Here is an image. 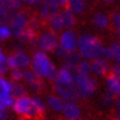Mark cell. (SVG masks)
Wrapping results in <instances>:
<instances>
[{"mask_svg": "<svg viewBox=\"0 0 120 120\" xmlns=\"http://www.w3.org/2000/svg\"><path fill=\"white\" fill-rule=\"evenodd\" d=\"M86 7V0H68L67 8H68L74 15L82 14Z\"/></svg>", "mask_w": 120, "mask_h": 120, "instance_id": "18", "label": "cell"}, {"mask_svg": "<svg viewBox=\"0 0 120 120\" xmlns=\"http://www.w3.org/2000/svg\"><path fill=\"white\" fill-rule=\"evenodd\" d=\"M54 88L58 96H60L64 101H76L78 100V94L75 82H63L59 80H54Z\"/></svg>", "mask_w": 120, "mask_h": 120, "instance_id": "6", "label": "cell"}, {"mask_svg": "<svg viewBox=\"0 0 120 120\" xmlns=\"http://www.w3.org/2000/svg\"><path fill=\"white\" fill-rule=\"evenodd\" d=\"M111 22L113 26H114L115 30H116V33L118 35V37L120 38V13L119 12H115V13H113L111 15Z\"/></svg>", "mask_w": 120, "mask_h": 120, "instance_id": "30", "label": "cell"}, {"mask_svg": "<svg viewBox=\"0 0 120 120\" xmlns=\"http://www.w3.org/2000/svg\"><path fill=\"white\" fill-rule=\"evenodd\" d=\"M101 58L105 60V61H107V62L111 61L112 60V52H111L110 47H104L103 51H101Z\"/></svg>", "mask_w": 120, "mask_h": 120, "instance_id": "33", "label": "cell"}, {"mask_svg": "<svg viewBox=\"0 0 120 120\" xmlns=\"http://www.w3.org/2000/svg\"><path fill=\"white\" fill-rule=\"evenodd\" d=\"M60 8L61 6L58 4L56 0H45L40 4L39 17L41 19L48 21L53 16L60 13Z\"/></svg>", "mask_w": 120, "mask_h": 120, "instance_id": "10", "label": "cell"}, {"mask_svg": "<svg viewBox=\"0 0 120 120\" xmlns=\"http://www.w3.org/2000/svg\"><path fill=\"white\" fill-rule=\"evenodd\" d=\"M74 82L79 99L90 98L97 91L98 83L90 75L76 73L74 77Z\"/></svg>", "mask_w": 120, "mask_h": 120, "instance_id": "3", "label": "cell"}, {"mask_svg": "<svg viewBox=\"0 0 120 120\" xmlns=\"http://www.w3.org/2000/svg\"><path fill=\"white\" fill-rule=\"evenodd\" d=\"M45 0H34V3L35 5H38V4H41L42 2H44Z\"/></svg>", "mask_w": 120, "mask_h": 120, "instance_id": "39", "label": "cell"}, {"mask_svg": "<svg viewBox=\"0 0 120 120\" xmlns=\"http://www.w3.org/2000/svg\"><path fill=\"white\" fill-rule=\"evenodd\" d=\"M116 109H117L118 112H120V97H118V99L116 101Z\"/></svg>", "mask_w": 120, "mask_h": 120, "instance_id": "38", "label": "cell"}, {"mask_svg": "<svg viewBox=\"0 0 120 120\" xmlns=\"http://www.w3.org/2000/svg\"><path fill=\"white\" fill-rule=\"evenodd\" d=\"M91 68L92 72L97 76H106L110 70L109 62L101 58L93 60V62L91 63Z\"/></svg>", "mask_w": 120, "mask_h": 120, "instance_id": "12", "label": "cell"}, {"mask_svg": "<svg viewBox=\"0 0 120 120\" xmlns=\"http://www.w3.org/2000/svg\"><path fill=\"white\" fill-rule=\"evenodd\" d=\"M11 36H12V31L8 23L4 21H0V41L6 40Z\"/></svg>", "mask_w": 120, "mask_h": 120, "instance_id": "24", "label": "cell"}, {"mask_svg": "<svg viewBox=\"0 0 120 120\" xmlns=\"http://www.w3.org/2000/svg\"><path fill=\"white\" fill-rule=\"evenodd\" d=\"M2 54H3V52H2V48H1V47H0V56H1V55H2Z\"/></svg>", "mask_w": 120, "mask_h": 120, "instance_id": "42", "label": "cell"}, {"mask_svg": "<svg viewBox=\"0 0 120 120\" xmlns=\"http://www.w3.org/2000/svg\"><path fill=\"white\" fill-rule=\"evenodd\" d=\"M17 38L19 39V41L22 42V43L32 42L35 40V38H36V31L27 26L19 35H18Z\"/></svg>", "mask_w": 120, "mask_h": 120, "instance_id": "20", "label": "cell"}, {"mask_svg": "<svg viewBox=\"0 0 120 120\" xmlns=\"http://www.w3.org/2000/svg\"><path fill=\"white\" fill-rule=\"evenodd\" d=\"M10 69L9 65H8V61H7V57L4 54H2L0 56V76H3L8 72V70Z\"/></svg>", "mask_w": 120, "mask_h": 120, "instance_id": "28", "label": "cell"}, {"mask_svg": "<svg viewBox=\"0 0 120 120\" xmlns=\"http://www.w3.org/2000/svg\"><path fill=\"white\" fill-rule=\"evenodd\" d=\"M11 95L16 99L19 97H22V96L26 95V89L22 84L19 82H12V90H11Z\"/></svg>", "mask_w": 120, "mask_h": 120, "instance_id": "23", "label": "cell"}, {"mask_svg": "<svg viewBox=\"0 0 120 120\" xmlns=\"http://www.w3.org/2000/svg\"><path fill=\"white\" fill-rule=\"evenodd\" d=\"M6 5L9 9V11L14 12V11H19L22 9L23 6V0H5Z\"/></svg>", "mask_w": 120, "mask_h": 120, "instance_id": "26", "label": "cell"}, {"mask_svg": "<svg viewBox=\"0 0 120 120\" xmlns=\"http://www.w3.org/2000/svg\"><path fill=\"white\" fill-rule=\"evenodd\" d=\"M56 1L58 2V4L61 6V7H67V5H68V0H56Z\"/></svg>", "mask_w": 120, "mask_h": 120, "instance_id": "37", "label": "cell"}, {"mask_svg": "<svg viewBox=\"0 0 120 120\" xmlns=\"http://www.w3.org/2000/svg\"><path fill=\"white\" fill-rule=\"evenodd\" d=\"M92 72L91 68V63L88 60H80L77 63L76 65V73L79 74H85V75H90Z\"/></svg>", "mask_w": 120, "mask_h": 120, "instance_id": "22", "label": "cell"}, {"mask_svg": "<svg viewBox=\"0 0 120 120\" xmlns=\"http://www.w3.org/2000/svg\"><path fill=\"white\" fill-rule=\"evenodd\" d=\"M110 73L120 80V64H115L110 68Z\"/></svg>", "mask_w": 120, "mask_h": 120, "instance_id": "35", "label": "cell"}, {"mask_svg": "<svg viewBox=\"0 0 120 120\" xmlns=\"http://www.w3.org/2000/svg\"><path fill=\"white\" fill-rule=\"evenodd\" d=\"M7 109H4L2 107H0V120H6L8 116V113L6 111Z\"/></svg>", "mask_w": 120, "mask_h": 120, "instance_id": "36", "label": "cell"}, {"mask_svg": "<svg viewBox=\"0 0 120 120\" xmlns=\"http://www.w3.org/2000/svg\"><path fill=\"white\" fill-rule=\"evenodd\" d=\"M31 69L41 78H46L54 81L56 78L58 69L53 64L49 56L43 51H36L31 58Z\"/></svg>", "mask_w": 120, "mask_h": 120, "instance_id": "1", "label": "cell"}, {"mask_svg": "<svg viewBox=\"0 0 120 120\" xmlns=\"http://www.w3.org/2000/svg\"><path fill=\"white\" fill-rule=\"evenodd\" d=\"M47 105L53 111L62 112L64 105V101L58 95H50L47 98Z\"/></svg>", "mask_w": 120, "mask_h": 120, "instance_id": "16", "label": "cell"}, {"mask_svg": "<svg viewBox=\"0 0 120 120\" xmlns=\"http://www.w3.org/2000/svg\"><path fill=\"white\" fill-rule=\"evenodd\" d=\"M105 84L107 91L110 92L114 97H120V80L114 75L109 73L105 78Z\"/></svg>", "mask_w": 120, "mask_h": 120, "instance_id": "14", "label": "cell"}, {"mask_svg": "<svg viewBox=\"0 0 120 120\" xmlns=\"http://www.w3.org/2000/svg\"><path fill=\"white\" fill-rule=\"evenodd\" d=\"M23 80L28 85V87L34 92H39L43 88V81L40 76H38L32 69H26Z\"/></svg>", "mask_w": 120, "mask_h": 120, "instance_id": "11", "label": "cell"}, {"mask_svg": "<svg viewBox=\"0 0 120 120\" xmlns=\"http://www.w3.org/2000/svg\"><path fill=\"white\" fill-rule=\"evenodd\" d=\"M62 112L68 120H77L81 115L80 107L72 101H65Z\"/></svg>", "mask_w": 120, "mask_h": 120, "instance_id": "13", "label": "cell"}, {"mask_svg": "<svg viewBox=\"0 0 120 120\" xmlns=\"http://www.w3.org/2000/svg\"><path fill=\"white\" fill-rule=\"evenodd\" d=\"M60 15H61L62 19L64 21V27H67L68 29H71L75 26V22H76L75 15L68 8L64 7L61 11H60Z\"/></svg>", "mask_w": 120, "mask_h": 120, "instance_id": "15", "label": "cell"}, {"mask_svg": "<svg viewBox=\"0 0 120 120\" xmlns=\"http://www.w3.org/2000/svg\"><path fill=\"white\" fill-rule=\"evenodd\" d=\"M13 110L21 116L26 118H37L38 115L34 109L32 104V98L28 97L27 95H25L22 97L16 98L14 104L12 105Z\"/></svg>", "mask_w": 120, "mask_h": 120, "instance_id": "4", "label": "cell"}, {"mask_svg": "<svg viewBox=\"0 0 120 120\" xmlns=\"http://www.w3.org/2000/svg\"><path fill=\"white\" fill-rule=\"evenodd\" d=\"M37 46L43 52H54L59 46V36L52 30L44 31L37 38Z\"/></svg>", "mask_w": 120, "mask_h": 120, "instance_id": "7", "label": "cell"}, {"mask_svg": "<svg viewBox=\"0 0 120 120\" xmlns=\"http://www.w3.org/2000/svg\"><path fill=\"white\" fill-rule=\"evenodd\" d=\"M104 47L101 41L92 34H82L77 39V50L79 55L88 61L101 58Z\"/></svg>", "mask_w": 120, "mask_h": 120, "instance_id": "2", "label": "cell"}, {"mask_svg": "<svg viewBox=\"0 0 120 120\" xmlns=\"http://www.w3.org/2000/svg\"><path fill=\"white\" fill-rule=\"evenodd\" d=\"M101 104H103V105L109 106V105H112L113 101H114V96H113L110 92L106 91L103 94V96H101Z\"/></svg>", "mask_w": 120, "mask_h": 120, "instance_id": "29", "label": "cell"}, {"mask_svg": "<svg viewBox=\"0 0 120 120\" xmlns=\"http://www.w3.org/2000/svg\"><path fill=\"white\" fill-rule=\"evenodd\" d=\"M93 23L99 29H105L109 26V19L104 13H97L93 16Z\"/></svg>", "mask_w": 120, "mask_h": 120, "instance_id": "19", "label": "cell"}, {"mask_svg": "<svg viewBox=\"0 0 120 120\" xmlns=\"http://www.w3.org/2000/svg\"><path fill=\"white\" fill-rule=\"evenodd\" d=\"M116 119H117V120H120V112H118V114H117V116H116Z\"/></svg>", "mask_w": 120, "mask_h": 120, "instance_id": "41", "label": "cell"}, {"mask_svg": "<svg viewBox=\"0 0 120 120\" xmlns=\"http://www.w3.org/2000/svg\"><path fill=\"white\" fill-rule=\"evenodd\" d=\"M110 49L112 52V59L116 62V64H120V42H114L110 45Z\"/></svg>", "mask_w": 120, "mask_h": 120, "instance_id": "27", "label": "cell"}, {"mask_svg": "<svg viewBox=\"0 0 120 120\" xmlns=\"http://www.w3.org/2000/svg\"><path fill=\"white\" fill-rule=\"evenodd\" d=\"M77 36L73 30L65 29L59 37V45L69 53L75 52L77 49Z\"/></svg>", "mask_w": 120, "mask_h": 120, "instance_id": "9", "label": "cell"}, {"mask_svg": "<svg viewBox=\"0 0 120 120\" xmlns=\"http://www.w3.org/2000/svg\"><path fill=\"white\" fill-rule=\"evenodd\" d=\"M28 20L29 18L26 16V14L20 10L14 11L11 14H9L6 22L8 23V26L11 28L12 35L17 37L28 26Z\"/></svg>", "mask_w": 120, "mask_h": 120, "instance_id": "5", "label": "cell"}, {"mask_svg": "<svg viewBox=\"0 0 120 120\" xmlns=\"http://www.w3.org/2000/svg\"><path fill=\"white\" fill-rule=\"evenodd\" d=\"M54 52H55V54H56L58 57L63 58V59H68V58L69 57V55H70V53H69V52H68L67 50H64V48H62L60 45L56 48Z\"/></svg>", "mask_w": 120, "mask_h": 120, "instance_id": "34", "label": "cell"}, {"mask_svg": "<svg viewBox=\"0 0 120 120\" xmlns=\"http://www.w3.org/2000/svg\"><path fill=\"white\" fill-rule=\"evenodd\" d=\"M8 65L10 69L14 68H22L26 69L31 64V59L27 54L22 51H17L7 57Z\"/></svg>", "mask_w": 120, "mask_h": 120, "instance_id": "8", "label": "cell"}, {"mask_svg": "<svg viewBox=\"0 0 120 120\" xmlns=\"http://www.w3.org/2000/svg\"><path fill=\"white\" fill-rule=\"evenodd\" d=\"M12 82L8 81L3 76H0V101L11 95Z\"/></svg>", "mask_w": 120, "mask_h": 120, "instance_id": "21", "label": "cell"}, {"mask_svg": "<svg viewBox=\"0 0 120 120\" xmlns=\"http://www.w3.org/2000/svg\"><path fill=\"white\" fill-rule=\"evenodd\" d=\"M101 1H104L105 3H112V2H114L115 0H101Z\"/></svg>", "mask_w": 120, "mask_h": 120, "instance_id": "40", "label": "cell"}, {"mask_svg": "<svg viewBox=\"0 0 120 120\" xmlns=\"http://www.w3.org/2000/svg\"><path fill=\"white\" fill-rule=\"evenodd\" d=\"M23 75H25V70L22 68H14L11 69V78L15 82H19L23 79Z\"/></svg>", "mask_w": 120, "mask_h": 120, "instance_id": "31", "label": "cell"}, {"mask_svg": "<svg viewBox=\"0 0 120 120\" xmlns=\"http://www.w3.org/2000/svg\"><path fill=\"white\" fill-rule=\"evenodd\" d=\"M32 104H33L34 109H35V111H36L38 117H40L45 112V109H46L44 101L38 97H33L32 98Z\"/></svg>", "mask_w": 120, "mask_h": 120, "instance_id": "25", "label": "cell"}, {"mask_svg": "<svg viewBox=\"0 0 120 120\" xmlns=\"http://www.w3.org/2000/svg\"><path fill=\"white\" fill-rule=\"evenodd\" d=\"M10 11L6 5L5 0H0V21H4L8 18ZM5 22V21H4Z\"/></svg>", "mask_w": 120, "mask_h": 120, "instance_id": "32", "label": "cell"}, {"mask_svg": "<svg viewBox=\"0 0 120 120\" xmlns=\"http://www.w3.org/2000/svg\"><path fill=\"white\" fill-rule=\"evenodd\" d=\"M47 22H48V26H49L50 30L56 32V33L62 31L63 28L64 27V21L62 19L61 15H60V13L55 15V16H53L52 18H50Z\"/></svg>", "mask_w": 120, "mask_h": 120, "instance_id": "17", "label": "cell"}]
</instances>
